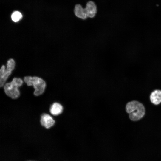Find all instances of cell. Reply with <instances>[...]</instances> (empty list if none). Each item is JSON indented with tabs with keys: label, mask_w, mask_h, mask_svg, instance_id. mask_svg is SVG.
I'll use <instances>...</instances> for the list:
<instances>
[{
	"label": "cell",
	"mask_w": 161,
	"mask_h": 161,
	"mask_svg": "<svg viewBox=\"0 0 161 161\" xmlns=\"http://www.w3.org/2000/svg\"><path fill=\"white\" fill-rule=\"evenodd\" d=\"M126 112L129 114L130 119L133 121H137L141 118L145 113L143 105L136 101L128 103L126 106Z\"/></svg>",
	"instance_id": "cell-1"
},
{
	"label": "cell",
	"mask_w": 161,
	"mask_h": 161,
	"mask_svg": "<svg viewBox=\"0 0 161 161\" xmlns=\"http://www.w3.org/2000/svg\"><path fill=\"white\" fill-rule=\"evenodd\" d=\"M23 81L20 78H14L12 81L5 84L4 90L6 94L13 99L17 98L20 95L18 88L22 84Z\"/></svg>",
	"instance_id": "cell-2"
},
{
	"label": "cell",
	"mask_w": 161,
	"mask_h": 161,
	"mask_svg": "<svg viewBox=\"0 0 161 161\" xmlns=\"http://www.w3.org/2000/svg\"><path fill=\"white\" fill-rule=\"evenodd\" d=\"M24 81L28 86H33L35 89L34 94L35 96H39L44 92L46 83L41 78L36 76H25L24 78Z\"/></svg>",
	"instance_id": "cell-3"
},
{
	"label": "cell",
	"mask_w": 161,
	"mask_h": 161,
	"mask_svg": "<svg viewBox=\"0 0 161 161\" xmlns=\"http://www.w3.org/2000/svg\"><path fill=\"white\" fill-rule=\"evenodd\" d=\"M15 62L13 59L7 61V67L6 69L4 65H2L0 70V86H3L9 76L15 67Z\"/></svg>",
	"instance_id": "cell-4"
},
{
	"label": "cell",
	"mask_w": 161,
	"mask_h": 161,
	"mask_svg": "<svg viewBox=\"0 0 161 161\" xmlns=\"http://www.w3.org/2000/svg\"><path fill=\"white\" fill-rule=\"evenodd\" d=\"M40 122L43 126L47 129H49L53 126L55 121L49 115L44 114L41 116Z\"/></svg>",
	"instance_id": "cell-5"
},
{
	"label": "cell",
	"mask_w": 161,
	"mask_h": 161,
	"mask_svg": "<svg viewBox=\"0 0 161 161\" xmlns=\"http://www.w3.org/2000/svg\"><path fill=\"white\" fill-rule=\"evenodd\" d=\"M85 9L87 17L93 18L95 16L97 12V7L94 2L91 1H88Z\"/></svg>",
	"instance_id": "cell-6"
},
{
	"label": "cell",
	"mask_w": 161,
	"mask_h": 161,
	"mask_svg": "<svg viewBox=\"0 0 161 161\" xmlns=\"http://www.w3.org/2000/svg\"><path fill=\"white\" fill-rule=\"evenodd\" d=\"M74 13L76 16L81 19L85 20L87 16L85 8L79 4H76L74 8Z\"/></svg>",
	"instance_id": "cell-7"
},
{
	"label": "cell",
	"mask_w": 161,
	"mask_h": 161,
	"mask_svg": "<svg viewBox=\"0 0 161 161\" xmlns=\"http://www.w3.org/2000/svg\"><path fill=\"white\" fill-rule=\"evenodd\" d=\"M151 102L155 105H157L161 102V91L156 90L153 92L150 95Z\"/></svg>",
	"instance_id": "cell-8"
},
{
	"label": "cell",
	"mask_w": 161,
	"mask_h": 161,
	"mask_svg": "<svg viewBox=\"0 0 161 161\" xmlns=\"http://www.w3.org/2000/svg\"><path fill=\"white\" fill-rule=\"evenodd\" d=\"M63 110V106L61 104L55 103L51 106L50 112L52 115H58L62 112Z\"/></svg>",
	"instance_id": "cell-9"
},
{
	"label": "cell",
	"mask_w": 161,
	"mask_h": 161,
	"mask_svg": "<svg viewBox=\"0 0 161 161\" xmlns=\"http://www.w3.org/2000/svg\"><path fill=\"white\" fill-rule=\"evenodd\" d=\"M11 19L15 22L19 21L22 18V15L19 11H15L11 15Z\"/></svg>",
	"instance_id": "cell-10"
}]
</instances>
